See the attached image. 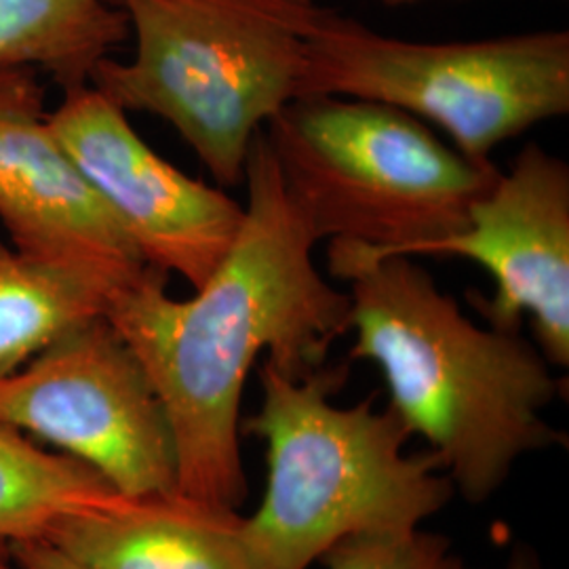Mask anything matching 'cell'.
<instances>
[{
	"instance_id": "cell-3",
	"label": "cell",
	"mask_w": 569,
	"mask_h": 569,
	"mask_svg": "<svg viewBox=\"0 0 569 569\" xmlns=\"http://www.w3.org/2000/svg\"><path fill=\"white\" fill-rule=\"evenodd\" d=\"M346 371L291 378L262 361V401L241 425L266 448L264 498L243 517L256 569H308L346 536L422 526L453 496L432 451L407 453L388 407L333 403Z\"/></svg>"
},
{
	"instance_id": "cell-2",
	"label": "cell",
	"mask_w": 569,
	"mask_h": 569,
	"mask_svg": "<svg viewBox=\"0 0 569 569\" xmlns=\"http://www.w3.org/2000/svg\"><path fill=\"white\" fill-rule=\"evenodd\" d=\"M327 264L350 287V359L380 369L388 409L470 505L489 500L528 453L566 441L545 416L559 380L521 331L477 326L413 258L329 241Z\"/></svg>"
},
{
	"instance_id": "cell-19",
	"label": "cell",
	"mask_w": 569,
	"mask_h": 569,
	"mask_svg": "<svg viewBox=\"0 0 569 569\" xmlns=\"http://www.w3.org/2000/svg\"><path fill=\"white\" fill-rule=\"evenodd\" d=\"M380 2H385L387 7H403V4H416L422 0H380Z\"/></svg>"
},
{
	"instance_id": "cell-8",
	"label": "cell",
	"mask_w": 569,
	"mask_h": 569,
	"mask_svg": "<svg viewBox=\"0 0 569 569\" xmlns=\"http://www.w3.org/2000/svg\"><path fill=\"white\" fill-rule=\"evenodd\" d=\"M49 127L143 262L203 287L241 230L243 204L164 161L93 84L63 91Z\"/></svg>"
},
{
	"instance_id": "cell-18",
	"label": "cell",
	"mask_w": 569,
	"mask_h": 569,
	"mask_svg": "<svg viewBox=\"0 0 569 569\" xmlns=\"http://www.w3.org/2000/svg\"><path fill=\"white\" fill-rule=\"evenodd\" d=\"M0 569H20L11 557L9 540H4V538H0Z\"/></svg>"
},
{
	"instance_id": "cell-17",
	"label": "cell",
	"mask_w": 569,
	"mask_h": 569,
	"mask_svg": "<svg viewBox=\"0 0 569 569\" xmlns=\"http://www.w3.org/2000/svg\"><path fill=\"white\" fill-rule=\"evenodd\" d=\"M507 569H538V563H536L533 555L528 552V550H517V552L510 557Z\"/></svg>"
},
{
	"instance_id": "cell-1",
	"label": "cell",
	"mask_w": 569,
	"mask_h": 569,
	"mask_svg": "<svg viewBox=\"0 0 569 569\" xmlns=\"http://www.w3.org/2000/svg\"><path fill=\"white\" fill-rule=\"evenodd\" d=\"M243 224L222 264L188 300L146 266L112 298L106 319L161 397L178 453V493L239 512L244 385L258 359L305 378L348 333L350 298L315 264L317 239L284 192L264 129L244 164Z\"/></svg>"
},
{
	"instance_id": "cell-5",
	"label": "cell",
	"mask_w": 569,
	"mask_h": 569,
	"mask_svg": "<svg viewBox=\"0 0 569 569\" xmlns=\"http://www.w3.org/2000/svg\"><path fill=\"white\" fill-rule=\"evenodd\" d=\"M284 192L319 241L416 258L467 224L500 169L385 103L306 96L264 127Z\"/></svg>"
},
{
	"instance_id": "cell-11",
	"label": "cell",
	"mask_w": 569,
	"mask_h": 569,
	"mask_svg": "<svg viewBox=\"0 0 569 569\" xmlns=\"http://www.w3.org/2000/svg\"><path fill=\"white\" fill-rule=\"evenodd\" d=\"M96 569H256L239 512L176 496L60 519L44 533Z\"/></svg>"
},
{
	"instance_id": "cell-4",
	"label": "cell",
	"mask_w": 569,
	"mask_h": 569,
	"mask_svg": "<svg viewBox=\"0 0 569 569\" xmlns=\"http://www.w3.org/2000/svg\"><path fill=\"white\" fill-rule=\"evenodd\" d=\"M136 37L91 82L124 112L169 122L220 186H239L256 136L300 98L312 0H110Z\"/></svg>"
},
{
	"instance_id": "cell-7",
	"label": "cell",
	"mask_w": 569,
	"mask_h": 569,
	"mask_svg": "<svg viewBox=\"0 0 569 569\" xmlns=\"http://www.w3.org/2000/svg\"><path fill=\"white\" fill-rule=\"evenodd\" d=\"M0 425L49 441L127 498L178 493V453L161 397L106 317L70 329L0 378Z\"/></svg>"
},
{
	"instance_id": "cell-16",
	"label": "cell",
	"mask_w": 569,
	"mask_h": 569,
	"mask_svg": "<svg viewBox=\"0 0 569 569\" xmlns=\"http://www.w3.org/2000/svg\"><path fill=\"white\" fill-rule=\"evenodd\" d=\"M9 549L20 569H96L44 536L11 540Z\"/></svg>"
},
{
	"instance_id": "cell-14",
	"label": "cell",
	"mask_w": 569,
	"mask_h": 569,
	"mask_svg": "<svg viewBox=\"0 0 569 569\" xmlns=\"http://www.w3.org/2000/svg\"><path fill=\"white\" fill-rule=\"evenodd\" d=\"M129 500L100 472L0 425V538H39L60 519L106 512Z\"/></svg>"
},
{
	"instance_id": "cell-12",
	"label": "cell",
	"mask_w": 569,
	"mask_h": 569,
	"mask_svg": "<svg viewBox=\"0 0 569 569\" xmlns=\"http://www.w3.org/2000/svg\"><path fill=\"white\" fill-rule=\"evenodd\" d=\"M129 34L110 0H0V66L41 68L61 91L89 84Z\"/></svg>"
},
{
	"instance_id": "cell-9",
	"label": "cell",
	"mask_w": 569,
	"mask_h": 569,
	"mask_svg": "<svg viewBox=\"0 0 569 569\" xmlns=\"http://www.w3.org/2000/svg\"><path fill=\"white\" fill-rule=\"evenodd\" d=\"M420 256L467 258L493 293H470L488 326L521 331L528 317L552 367L569 366V164L528 143L470 204L467 224Z\"/></svg>"
},
{
	"instance_id": "cell-13",
	"label": "cell",
	"mask_w": 569,
	"mask_h": 569,
	"mask_svg": "<svg viewBox=\"0 0 569 569\" xmlns=\"http://www.w3.org/2000/svg\"><path fill=\"white\" fill-rule=\"evenodd\" d=\"M119 287L37 264L0 241V378L70 329L106 317Z\"/></svg>"
},
{
	"instance_id": "cell-10",
	"label": "cell",
	"mask_w": 569,
	"mask_h": 569,
	"mask_svg": "<svg viewBox=\"0 0 569 569\" xmlns=\"http://www.w3.org/2000/svg\"><path fill=\"white\" fill-rule=\"evenodd\" d=\"M0 222L23 258L119 289L148 266L53 136L32 66H0Z\"/></svg>"
},
{
	"instance_id": "cell-15",
	"label": "cell",
	"mask_w": 569,
	"mask_h": 569,
	"mask_svg": "<svg viewBox=\"0 0 569 569\" xmlns=\"http://www.w3.org/2000/svg\"><path fill=\"white\" fill-rule=\"evenodd\" d=\"M319 563L326 569H475L453 552L446 536L422 526L346 536Z\"/></svg>"
},
{
	"instance_id": "cell-6",
	"label": "cell",
	"mask_w": 569,
	"mask_h": 569,
	"mask_svg": "<svg viewBox=\"0 0 569 569\" xmlns=\"http://www.w3.org/2000/svg\"><path fill=\"white\" fill-rule=\"evenodd\" d=\"M306 96L392 106L439 127L468 159L491 163L498 146L568 114L569 32L403 41L323 9L308 39Z\"/></svg>"
}]
</instances>
